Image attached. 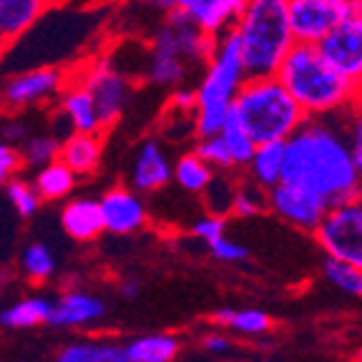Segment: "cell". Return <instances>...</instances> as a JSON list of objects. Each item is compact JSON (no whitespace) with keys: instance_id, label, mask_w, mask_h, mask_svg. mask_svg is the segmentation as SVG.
Returning <instances> with one entry per match:
<instances>
[{"instance_id":"6da1fadb","label":"cell","mask_w":362,"mask_h":362,"mask_svg":"<svg viewBox=\"0 0 362 362\" xmlns=\"http://www.w3.org/2000/svg\"><path fill=\"white\" fill-rule=\"evenodd\" d=\"M312 189L329 206L345 204L362 194V176L352 153L347 113L315 116L284 141V176Z\"/></svg>"},{"instance_id":"7a4b0ae2","label":"cell","mask_w":362,"mask_h":362,"mask_svg":"<svg viewBox=\"0 0 362 362\" xmlns=\"http://www.w3.org/2000/svg\"><path fill=\"white\" fill-rule=\"evenodd\" d=\"M307 119L342 116L355 108V83L339 74L312 43H294L277 74Z\"/></svg>"},{"instance_id":"3957f363","label":"cell","mask_w":362,"mask_h":362,"mask_svg":"<svg viewBox=\"0 0 362 362\" xmlns=\"http://www.w3.org/2000/svg\"><path fill=\"white\" fill-rule=\"evenodd\" d=\"M216 38L204 33L194 18L184 11L166 13L164 23L153 30L148 43V61L144 78L153 88L174 90L176 86L192 83V76L206 66L214 53Z\"/></svg>"},{"instance_id":"277c9868","label":"cell","mask_w":362,"mask_h":362,"mask_svg":"<svg viewBox=\"0 0 362 362\" xmlns=\"http://www.w3.org/2000/svg\"><path fill=\"white\" fill-rule=\"evenodd\" d=\"M247 63H244L237 33L232 30L216 38L214 53L194 83L197 86V111H194L197 139L221 134L226 121L232 119L234 98L247 83Z\"/></svg>"},{"instance_id":"5b68a950","label":"cell","mask_w":362,"mask_h":362,"mask_svg":"<svg viewBox=\"0 0 362 362\" xmlns=\"http://www.w3.org/2000/svg\"><path fill=\"white\" fill-rule=\"evenodd\" d=\"M232 119L242 124L259 146L269 141H287L307 121V113L277 76H255L247 78L234 98Z\"/></svg>"},{"instance_id":"8992f818","label":"cell","mask_w":362,"mask_h":362,"mask_svg":"<svg viewBox=\"0 0 362 362\" xmlns=\"http://www.w3.org/2000/svg\"><path fill=\"white\" fill-rule=\"evenodd\" d=\"M249 78L274 76L297 43L289 25V0H247L234 28Z\"/></svg>"},{"instance_id":"52a82bcc","label":"cell","mask_w":362,"mask_h":362,"mask_svg":"<svg viewBox=\"0 0 362 362\" xmlns=\"http://www.w3.org/2000/svg\"><path fill=\"white\" fill-rule=\"evenodd\" d=\"M315 242L327 257L362 269V194L345 204L329 206L315 229Z\"/></svg>"},{"instance_id":"ba28073f","label":"cell","mask_w":362,"mask_h":362,"mask_svg":"<svg viewBox=\"0 0 362 362\" xmlns=\"http://www.w3.org/2000/svg\"><path fill=\"white\" fill-rule=\"evenodd\" d=\"M317 48L352 83L362 78V0L345 6V13L334 23Z\"/></svg>"},{"instance_id":"9c48e42d","label":"cell","mask_w":362,"mask_h":362,"mask_svg":"<svg viewBox=\"0 0 362 362\" xmlns=\"http://www.w3.org/2000/svg\"><path fill=\"white\" fill-rule=\"evenodd\" d=\"M81 83L88 88L90 98L96 103L103 129H111L126 113V108L131 106V98H134L131 78L116 71L108 61L86 68L83 76H81Z\"/></svg>"},{"instance_id":"30bf717a","label":"cell","mask_w":362,"mask_h":362,"mask_svg":"<svg viewBox=\"0 0 362 362\" xmlns=\"http://www.w3.org/2000/svg\"><path fill=\"white\" fill-rule=\"evenodd\" d=\"M66 74L56 66H33L21 74H13L0 86V103L11 111L38 106L61 96L66 88Z\"/></svg>"},{"instance_id":"8fae6325","label":"cell","mask_w":362,"mask_h":362,"mask_svg":"<svg viewBox=\"0 0 362 362\" xmlns=\"http://www.w3.org/2000/svg\"><path fill=\"white\" fill-rule=\"evenodd\" d=\"M267 197H269V211L310 234H315V229L329 209V204L320 194L300 187V184H292V181H279L277 187L267 192Z\"/></svg>"},{"instance_id":"7c38bea8","label":"cell","mask_w":362,"mask_h":362,"mask_svg":"<svg viewBox=\"0 0 362 362\" xmlns=\"http://www.w3.org/2000/svg\"><path fill=\"white\" fill-rule=\"evenodd\" d=\"M342 13L345 6L334 0H289V25L294 40L317 45L334 28Z\"/></svg>"},{"instance_id":"4fadbf2b","label":"cell","mask_w":362,"mask_h":362,"mask_svg":"<svg viewBox=\"0 0 362 362\" xmlns=\"http://www.w3.org/2000/svg\"><path fill=\"white\" fill-rule=\"evenodd\" d=\"M101 211L106 232L111 234H134L146 224V204L136 189H108L101 197Z\"/></svg>"},{"instance_id":"5bb4252c","label":"cell","mask_w":362,"mask_h":362,"mask_svg":"<svg viewBox=\"0 0 362 362\" xmlns=\"http://www.w3.org/2000/svg\"><path fill=\"white\" fill-rule=\"evenodd\" d=\"M174 179V164H171L169 153L156 139H146L139 146L131 166V187L139 194H153Z\"/></svg>"},{"instance_id":"9a60e30c","label":"cell","mask_w":362,"mask_h":362,"mask_svg":"<svg viewBox=\"0 0 362 362\" xmlns=\"http://www.w3.org/2000/svg\"><path fill=\"white\" fill-rule=\"evenodd\" d=\"M106 315V305L101 297H93L81 289H68L53 300V312L48 325L51 327H86L98 322Z\"/></svg>"},{"instance_id":"2e32d148","label":"cell","mask_w":362,"mask_h":362,"mask_svg":"<svg viewBox=\"0 0 362 362\" xmlns=\"http://www.w3.org/2000/svg\"><path fill=\"white\" fill-rule=\"evenodd\" d=\"M61 226L63 232L76 242H93L106 232L101 211V199L78 197L66 202L61 209Z\"/></svg>"},{"instance_id":"e0dca14e","label":"cell","mask_w":362,"mask_h":362,"mask_svg":"<svg viewBox=\"0 0 362 362\" xmlns=\"http://www.w3.org/2000/svg\"><path fill=\"white\" fill-rule=\"evenodd\" d=\"M51 0H0V33L6 43H16L35 28Z\"/></svg>"},{"instance_id":"ac0fdd59","label":"cell","mask_w":362,"mask_h":362,"mask_svg":"<svg viewBox=\"0 0 362 362\" xmlns=\"http://www.w3.org/2000/svg\"><path fill=\"white\" fill-rule=\"evenodd\" d=\"M244 8H247V0H206L189 16L204 33H209L211 38H221L237 28Z\"/></svg>"},{"instance_id":"d6986e66","label":"cell","mask_w":362,"mask_h":362,"mask_svg":"<svg viewBox=\"0 0 362 362\" xmlns=\"http://www.w3.org/2000/svg\"><path fill=\"white\" fill-rule=\"evenodd\" d=\"M103 141L98 134H86V131H71L61 141V161L76 171L78 176L93 174L101 164Z\"/></svg>"},{"instance_id":"ffe728a7","label":"cell","mask_w":362,"mask_h":362,"mask_svg":"<svg viewBox=\"0 0 362 362\" xmlns=\"http://www.w3.org/2000/svg\"><path fill=\"white\" fill-rule=\"evenodd\" d=\"M58 106H61L63 116L71 121L74 131H86V134H101L103 131L98 108L83 83H68L63 88Z\"/></svg>"},{"instance_id":"44dd1931","label":"cell","mask_w":362,"mask_h":362,"mask_svg":"<svg viewBox=\"0 0 362 362\" xmlns=\"http://www.w3.org/2000/svg\"><path fill=\"white\" fill-rule=\"evenodd\" d=\"M244 174L249 181H255L257 187L267 189V192L272 187H277L284 176V141L259 144Z\"/></svg>"},{"instance_id":"7402d4cb","label":"cell","mask_w":362,"mask_h":362,"mask_svg":"<svg viewBox=\"0 0 362 362\" xmlns=\"http://www.w3.org/2000/svg\"><path fill=\"white\" fill-rule=\"evenodd\" d=\"M126 347V362H174L181 342L174 334L158 332L131 339Z\"/></svg>"},{"instance_id":"603a6c76","label":"cell","mask_w":362,"mask_h":362,"mask_svg":"<svg viewBox=\"0 0 362 362\" xmlns=\"http://www.w3.org/2000/svg\"><path fill=\"white\" fill-rule=\"evenodd\" d=\"M53 312V300L48 297H28L0 312V327L6 329H28L35 325H48Z\"/></svg>"},{"instance_id":"cb8c5ba5","label":"cell","mask_w":362,"mask_h":362,"mask_svg":"<svg viewBox=\"0 0 362 362\" xmlns=\"http://www.w3.org/2000/svg\"><path fill=\"white\" fill-rule=\"evenodd\" d=\"M76 179H78V174L58 158L53 164L35 171L33 184L40 197H43V202H63L76 189Z\"/></svg>"},{"instance_id":"d4e9b609","label":"cell","mask_w":362,"mask_h":362,"mask_svg":"<svg viewBox=\"0 0 362 362\" xmlns=\"http://www.w3.org/2000/svg\"><path fill=\"white\" fill-rule=\"evenodd\" d=\"M214 176L216 169L206 164L197 151L181 153L174 161V181L179 184V189L189 194H204V189L209 187Z\"/></svg>"},{"instance_id":"484cf974","label":"cell","mask_w":362,"mask_h":362,"mask_svg":"<svg viewBox=\"0 0 362 362\" xmlns=\"http://www.w3.org/2000/svg\"><path fill=\"white\" fill-rule=\"evenodd\" d=\"M211 322L219 325V327L232 329L244 337H262L272 329L269 315L259 310H232V307H224V310L214 312L211 315Z\"/></svg>"},{"instance_id":"4316f807","label":"cell","mask_w":362,"mask_h":362,"mask_svg":"<svg viewBox=\"0 0 362 362\" xmlns=\"http://www.w3.org/2000/svg\"><path fill=\"white\" fill-rule=\"evenodd\" d=\"M23 164L28 169H43V166L53 164L61 156V139L56 134H30L25 144L21 146Z\"/></svg>"},{"instance_id":"83f0119b","label":"cell","mask_w":362,"mask_h":362,"mask_svg":"<svg viewBox=\"0 0 362 362\" xmlns=\"http://www.w3.org/2000/svg\"><path fill=\"white\" fill-rule=\"evenodd\" d=\"M239 179H234V171H216V176L211 179V184L204 189V206L209 214H232V202L234 192H237Z\"/></svg>"},{"instance_id":"f1b7e54d","label":"cell","mask_w":362,"mask_h":362,"mask_svg":"<svg viewBox=\"0 0 362 362\" xmlns=\"http://www.w3.org/2000/svg\"><path fill=\"white\" fill-rule=\"evenodd\" d=\"M21 269L33 284H43V282H48V279L53 277V272H56V257L51 255V249L45 247L43 242H33L23 249Z\"/></svg>"},{"instance_id":"f546056e","label":"cell","mask_w":362,"mask_h":362,"mask_svg":"<svg viewBox=\"0 0 362 362\" xmlns=\"http://www.w3.org/2000/svg\"><path fill=\"white\" fill-rule=\"evenodd\" d=\"M221 139H224L226 148H229V156H232V164L237 171H244L255 156V148H257V141L252 136L247 134L242 124H237L234 119L226 121V126L221 129Z\"/></svg>"},{"instance_id":"4dcf8cb0","label":"cell","mask_w":362,"mask_h":362,"mask_svg":"<svg viewBox=\"0 0 362 362\" xmlns=\"http://www.w3.org/2000/svg\"><path fill=\"white\" fill-rule=\"evenodd\" d=\"M269 209V197H267V189L257 187L255 181H239L237 192H234L232 202V214L237 219H252V216H259L262 211Z\"/></svg>"},{"instance_id":"1f68e13d","label":"cell","mask_w":362,"mask_h":362,"mask_svg":"<svg viewBox=\"0 0 362 362\" xmlns=\"http://www.w3.org/2000/svg\"><path fill=\"white\" fill-rule=\"evenodd\" d=\"M322 274L332 287H337L339 292L352 294V297H362V269L347 262H339L327 257L322 267Z\"/></svg>"},{"instance_id":"d6a6232c","label":"cell","mask_w":362,"mask_h":362,"mask_svg":"<svg viewBox=\"0 0 362 362\" xmlns=\"http://www.w3.org/2000/svg\"><path fill=\"white\" fill-rule=\"evenodd\" d=\"M6 194H8L11 206L18 211V216L30 219V216L38 214L43 197L38 194V189H35L33 181H25V179H21V176H16V179H11L6 184Z\"/></svg>"},{"instance_id":"836d02e7","label":"cell","mask_w":362,"mask_h":362,"mask_svg":"<svg viewBox=\"0 0 362 362\" xmlns=\"http://www.w3.org/2000/svg\"><path fill=\"white\" fill-rule=\"evenodd\" d=\"M194 151H197L206 164L214 166L216 171H237L232 164V156H229V148H226L224 139H221L219 134L206 136V139H197Z\"/></svg>"},{"instance_id":"e575fe53","label":"cell","mask_w":362,"mask_h":362,"mask_svg":"<svg viewBox=\"0 0 362 362\" xmlns=\"http://www.w3.org/2000/svg\"><path fill=\"white\" fill-rule=\"evenodd\" d=\"M23 153L11 141L0 139V187H6L8 181L16 179L18 171L23 169Z\"/></svg>"},{"instance_id":"d590c367","label":"cell","mask_w":362,"mask_h":362,"mask_svg":"<svg viewBox=\"0 0 362 362\" xmlns=\"http://www.w3.org/2000/svg\"><path fill=\"white\" fill-rule=\"evenodd\" d=\"M192 232H194V237H199L202 242H206V244L216 242V239L226 234V216L209 214V211H206V216H202V219L194 221Z\"/></svg>"},{"instance_id":"8d00e7d4","label":"cell","mask_w":362,"mask_h":362,"mask_svg":"<svg viewBox=\"0 0 362 362\" xmlns=\"http://www.w3.org/2000/svg\"><path fill=\"white\" fill-rule=\"evenodd\" d=\"M211 255L216 257L219 262H226V264H234V262H244L249 257V249L244 247V244L234 242V239H229L224 234V237H219L216 242L209 244Z\"/></svg>"},{"instance_id":"74e56055","label":"cell","mask_w":362,"mask_h":362,"mask_svg":"<svg viewBox=\"0 0 362 362\" xmlns=\"http://www.w3.org/2000/svg\"><path fill=\"white\" fill-rule=\"evenodd\" d=\"M169 108L174 113H184V116H194L197 111V86L194 83H184L176 86L169 96Z\"/></svg>"},{"instance_id":"f35d334b","label":"cell","mask_w":362,"mask_h":362,"mask_svg":"<svg viewBox=\"0 0 362 362\" xmlns=\"http://www.w3.org/2000/svg\"><path fill=\"white\" fill-rule=\"evenodd\" d=\"M347 129H350V141H352V153H355L357 169L362 176V111L352 108L347 113Z\"/></svg>"},{"instance_id":"ab89813d","label":"cell","mask_w":362,"mask_h":362,"mask_svg":"<svg viewBox=\"0 0 362 362\" xmlns=\"http://www.w3.org/2000/svg\"><path fill=\"white\" fill-rule=\"evenodd\" d=\"M202 347L211 355H226V352H232V339L226 337L221 332H209L202 337Z\"/></svg>"},{"instance_id":"60d3db41","label":"cell","mask_w":362,"mask_h":362,"mask_svg":"<svg viewBox=\"0 0 362 362\" xmlns=\"http://www.w3.org/2000/svg\"><path fill=\"white\" fill-rule=\"evenodd\" d=\"M28 136H30L28 126L21 124V121H11L8 126H3V139H6V141H11L13 146H23Z\"/></svg>"},{"instance_id":"b9f144b4","label":"cell","mask_w":362,"mask_h":362,"mask_svg":"<svg viewBox=\"0 0 362 362\" xmlns=\"http://www.w3.org/2000/svg\"><path fill=\"white\" fill-rule=\"evenodd\" d=\"M153 6L161 8L164 13H171V11H184V13H192L194 8H199L202 3L206 0H151Z\"/></svg>"},{"instance_id":"7bdbcfd3","label":"cell","mask_w":362,"mask_h":362,"mask_svg":"<svg viewBox=\"0 0 362 362\" xmlns=\"http://www.w3.org/2000/svg\"><path fill=\"white\" fill-rule=\"evenodd\" d=\"M139 292H141V284H139V279H124V282L119 284V294H121V297H126V300H136V297H139Z\"/></svg>"},{"instance_id":"ee69618b","label":"cell","mask_w":362,"mask_h":362,"mask_svg":"<svg viewBox=\"0 0 362 362\" xmlns=\"http://www.w3.org/2000/svg\"><path fill=\"white\" fill-rule=\"evenodd\" d=\"M355 108L357 111H362V78L355 83Z\"/></svg>"},{"instance_id":"f6af8a7d","label":"cell","mask_w":362,"mask_h":362,"mask_svg":"<svg viewBox=\"0 0 362 362\" xmlns=\"http://www.w3.org/2000/svg\"><path fill=\"white\" fill-rule=\"evenodd\" d=\"M334 3H339V6H352V3H357V0H334Z\"/></svg>"},{"instance_id":"bcb514c9","label":"cell","mask_w":362,"mask_h":362,"mask_svg":"<svg viewBox=\"0 0 362 362\" xmlns=\"http://www.w3.org/2000/svg\"><path fill=\"white\" fill-rule=\"evenodd\" d=\"M6 45H8V43H6V38H3V33H0V51H3Z\"/></svg>"},{"instance_id":"7dc6e473","label":"cell","mask_w":362,"mask_h":362,"mask_svg":"<svg viewBox=\"0 0 362 362\" xmlns=\"http://www.w3.org/2000/svg\"><path fill=\"white\" fill-rule=\"evenodd\" d=\"M355 362H362V350L357 352V357H355Z\"/></svg>"},{"instance_id":"c3c4849f","label":"cell","mask_w":362,"mask_h":362,"mask_svg":"<svg viewBox=\"0 0 362 362\" xmlns=\"http://www.w3.org/2000/svg\"><path fill=\"white\" fill-rule=\"evenodd\" d=\"M98 362H111V360H98Z\"/></svg>"},{"instance_id":"681fc988","label":"cell","mask_w":362,"mask_h":362,"mask_svg":"<svg viewBox=\"0 0 362 362\" xmlns=\"http://www.w3.org/2000/svg\"><path fill=\"white\" fill-rule=\"evenodd\" d=\"M229 362H239V360H229Z\"/></svg>"}]
</instances>
